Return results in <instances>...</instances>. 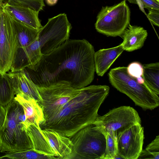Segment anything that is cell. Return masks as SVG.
Here are the masks:
<instances>
[{
  "mask_svg": "<svg viewBox=\"0 0 159 159\" xmlns=\"http://www.w3.org/2000/svg\"><path fill=\"white\" fill-rule=\"evenodd\" d=\"M14 99L19 102L24 110L25 116L24 125L26 130L30 125L39 126L44 120L42 108L35 99L23 93L16 95Z\"/></svg>",
  "mask_w": 159,
  "mask_h": 159,
  "instance_id": "cell-14",
  "label": "cell"
},
{
  "mask_svg": "<svg viewBox=\"0 0 159 159\" xmlns=\"http://www.w3.org/2000/svg\"><path fill=\"white\" fill-rule=\"evenodd\" d=\"M15 94L8 73H0V104L6 107L14 99Z\"/></svg>",
  "mask_w": 159,
  "mask_h": 159,
  "instance_id": "cell-21",
  "label": "cell"
},
{
  "mask_svg": "<svg viewBox=\"0 0 159 159\" xmlns=\"http://www.w3.org/2000/svg\"><path fill=\"white\" fill-rule=\"evenodd\" d=\"M143 128L141 123L133 125L117 137L118 153L122 159H138L142 150Z\"/></svg>",
  "mask_w": 159,
  "mask_h": 159,
  "instance_id": "cell-10",
  "label": "cell"
},
{
  "mask_svg": "<svg viewBox=\"0 0 159 159\" xmlns=\"http://www.w3.org/2000/svg\"><path fill=\"white\" fill-rule=\"evenodd\" d=\"M58 0H45L47 4L49 6H52L55 5Z\"/></svg>",
  "mask_w": 159,
  "mask_h": 159,
  "instance_id": "cell-30",
  "label": "cell"
},
{
  "mask_svg": "<svg viewBox=\"0 0 159 159\" xmlns=\"http://www.w3.org/2000/svg\"><path fill=\"white\" fill-rule=\"evenodd\" d=\"M52 159L49 156L37 152L33 149L20 151L7 152L6 154L0 157V159Z\"/></svg>",
  "mask_w": 159,
  "mask_h": 159,
  "instance_id": "cell-22",
  "label": "cell"
},
{
  "mask_svg": "<svg viewBox=\"0 0 159 159\" xmlns=\"http://www.w3.org/2000/svg\"><path fill=\"white\" fill-rule=\"evenodd\" d=\"M6 108L5 119L0 128V152L32 149L31 141L24 126L25 116L22 106L14 99Z\"/></svg>",
  "mask_w": 159,
  "mask_h": 159,
  "instance_id": "cell-3",
  "label": "cell"
},
{
  "mask_svg": "<svg viewBox=\"0 0 159 159\" xmlns=\"http://www.w3.org/2000/svg\"><path fill=\"white\" fill-rule=\"evenodd\" d=\"M104 134L113 132L116 137L131 126L141 123L137 112L129 106L114 108L102 116H98L93 123Z\"/></svg>",
  "mask_w": 159,
  "mask_h": 159,
  "instance_id": "cell-8",
  "label": "cell"
},
{
  "mask_svg": "<svg viewBox=\"0 0 159 159\" xmlns=\"http://www.w3.org/2000/svg\"><path fill=\"white\" fill-rule=\"evenodd\" d=\"M10 17L16 34L17 47H26L36 39L39 31Z\"/></svg>",
  "mask_w": 159,
  "mask_h": 159,
  "instance_id": "cell-19",
  "label": "cell"
},
{
  "mask_svg": "<svg viewBox=\"0 0 159 159\" xmlns=\"http://www.w3.org/2000/svg\"><path fill=\"white\" fill-rule=\"evenodd\" d=\"M95 53L93 47L87 40L69 39L43 55L34 69L28 72L38 86L64 81L74 88H82L93 80Z\"/></svg>",
  "mask_w": 159,
  "mask_h": 159,
  "instance_id": "cell-2",
  "label": "cell"
},
{
  "mask_svg": "<svg viewBox=\"0 0 159 159\" xmlns=\"http://www.w3.org/2000/svg\"><path fill=\"white\" fill-rule=\"evenodd\" d=\"M148 16L153 24L159 27V10L153 9L149 10Z\"/></svg>",
  "mask_w": 159,
  "mask_h": 159,
  "instance_id": "cell-28",
  "label": "cell"
},
{
  "mask_svg": "<svg viewBox=\"0 0 159 159\" xmlns=\"http://www.w3.org/2000/svg\"><path fill=\"white\" fill-rule=\"evenodd\" d=\"M106 139V146L103 159H114L118 153L117 138L112 132L104 134Z\"/></svg>",
  "mask_w": 159,
  "mask_h": 159,
  "instance_id": "cell-23",
  "label": "cell"
},
{
  "mask_svg": "<svg viewBox=\"0 0 159 159\" xmlns=\"http://www.w3.org/2000/svg\"><path fill=\"white\" fill-rule=\"evenodd\" d=\"M142 77L148 87L154 93L159 94V63L157 62L143 65Z\"/></svg>",
  "mask_w": 159,
  "mask_h": 159,
  "instance_id": "cell-20",
  "label": "cell"
},
{
  "mask_svg": "<svg viewBox=\"0 0 159 159\" xmlns=\"http://www.w3.org/2000/svg\"><path fill=\"white\" fill-rule=\"evenodd\" d=\"M124 50L120 44L114 47L101 49L95 52V69L98 75L103 76Z\"/></svg>",
  "mask_w": 159,
  "mask_h": 159,
  "instance_id": "cell-16",
  "label": "cell"
},
{
  "mask_svg": "<svg viewBox=\"0 0 159 159\" xmlns=\"http://www.w3.org/2000/svg\"><path fill=\"white\" fill-rule=\"evenodd\" d=\"M130 15L126 0L111 6L102 7L97 17L95 29L108 36H121L129 24Z\"/></svg>",
  "mask_w": 159,
  "mask_h": 159,
  "instance_id": "cell-6",
  "label": "cell"
},
{
  "mask_svg": "<svg viewBox=\"0 0 159 159\" xmlns=\"http://www.w3.org/2000/svg\"><path fill=\"white\" fill-rule=\"evenodd\" d=\"M71 28L65 13L49 19L38 36L42 55L49 53L68 39Z\"/></svg>",
  "mask_w": 159,
  "mask_h": 159,
  "instance_id": "cell-7",
  "label": "cell"
},
{
  "mask_svg": "<svg viewBox=\"0 0 159 159\" xmlns=\"http://www.w3.org/2000/svg\"><path fill=\"white\" fill-rule=\"evenodd\" d=\"M36 85L42 99L39 103L44 118L40 128L54 130L68 137L95 121L110 90L106 85L76 89L64 81Z\"/></svg>",
  "mask_w": 159,
  "mask_h": 159,
  "instance_id": "cell-1",
  "label": "cell"
},
{
  "mask_svg": "<svg viewBox=\"0 0 159 159\" xmlns=\"http://www.w3.org/2000/svg\"><path fill=\"white\" fill-rule=\"evenodd\" d=\"M129 3L137 4L143 12L144 8L148 10L153 9L159 10V2L155 0H126Z\"/></svg>",
  "mask_w": 159,
  "mask_h": 159,
  "instance_id": "cell-25",
  "label": "cell"
},
{
  "mask_svg": "<svg viewBox=\"0 0 159 159\" xmlns=\"http://www.w3.org/2000/svg\"><path fill=\"white\" fill-rule=\"evenodd\" d=\"M127 70L130 76L135 79L143 75V66L139 62H134L130 63L127 67Z\"/></svg>",
  "mask_w": 159,
  "mask_h": 159,
  "instance_id": "cell-26",
  "label": "cell"
},
{
  "mask_svg": "<svg viewBox=\"0 0 159 159\" xmlns=\"http://www.w3.org/2000/svg\"><path fill=\"white\" fill-rule=\"evenodd\" d=\"M8 3L29 7L39 13L45 6L44 0H6Z\"/></svg>",
  "mask_w": 159,
  "mask_h": 159,
  "instance_id": "cell-24",
  "label": "cell"
},
{
  "mask_svg": "<svg viewBox=\"0 0 159 159\" xmlns=\"http://www.w3.org/2000/svg\"><path fill=\"white\" fill-rule=\"evenodd\" d=\"M121 35L123 42L120 44L124 50L132 52L141 48L143 45L148 34L143 27L129 24Z\"/></svg>",
  "mask_w": 159,
  "mask_h": 159,
  "instance_id": "cell-17",
  "label": "cell"
},
{
  "mask_svg": "<svg viewBox=\"0 0 159 159\" xmlns=\"http://www.w3.org/2000/svg\"><path fill=\"white\" fill-rule=\"evenodd\" d=\"M6 114V107L0 104V128L2 126Z\"/></svg>",
  "mask_w": 159,
  "mask_h": 159,
  "instance_id": "cell-29",
  "label": "cell"
},
{
  "mask_svg": "<svg viewBox=\"0 0 159 159\" xmlns=\"http://www.w3.org/2000/svg\"><path fill=\"white\" fill-rule=\"evenodd\" d=\"M137 81L140 84H143L144 83V80L142 76H140L136 78Z\"/></svg>",
  "mask_w": 159,
  "mask_h": 159,
  "instance_id": "cell-31",
  "label": "cell"
},
{
  "mask_svg": "<svg viewBox=\"0 0 159 159\" xmlns=\"http://www.w3.org/2000/svg\"><path fill=\"white\" fill-rule=\"evenodd\" d=\"M7 73L11 82L15 95L23 93L34 99L38 103L42 101L36 85L25 69L14 72L10 71Z\"/></svg>",
  "mask_w": 159,
  "mask_h": 159,
  "instance_id": "cell-12",
  "label": "cell"
},
{
  "mask_svg": "<svg viewBox=\"0 0 159 159\" xmlns=\"http://www.w3.org/2000/svg\"><path fill=\"white\" fill-rule=\"evenodd\" d=\"M3 10L12 18L39 31L43 27L38 17L39 13L28 7L9 4L4 0Z\"/></svg>",
  "mask_w": 159,
  "mask_h": 159,
  "instance_id": "cell-13",
  "label": "cell"
},
{
  "mask_svg": "<svg viewBox=\"0 0 159 159\" xmlns=\"http://www.w3.org/2000/svg\"><path fill=\"white\" fill-rule=\"evenodd\" d=\"M111 84L129 97L135 105L143 110H152L159 105L158 96L152 92L145 83L140 84L128 73L127 67L111 69L108 74Z\"/></svg>",
  "mask_w": 159,
  "mask_h": 159,
  "instance_id": "cell-4",
  "label": "cell"
},
{
  "mask_svg": "<svg viewBox=\"0 0 159 159\" xmlns=\"http://www.w3.org/2000/svg\"><path fill=\"white\" fill-rule=\"evenodd\" d=\"M39 126L33 124L30 125L26 131L32 144V149L40 154L56 159L55 153L43 134Z\"/></svg>",
  "mask_w": 159,
  "mask_h": 159,
  "instance_id": "cell-18",
  "label": "cell"
},
{
  "mask_svg": "<svg viewBox=\"0 0 159 159\" xmlns=\"http://www.w3.org/2000/svg\"><path fill=\"white\" fill-rule=\"evenodd\" d=\"M41 131L55 152L56 158L66 159L72 151V144L70 138L50 129H43Z\"/></svg>",
  "mask_w": 159,
  "mask_h": 159,
  "instance_id": "cell-15",
  "label": "cell"
},
{
  "mask_svg": "<svg viewBox=\"0 0 159 159\" xmlns=\"http://www.w3.org/2000/svg\"><path fill=\"white\" fill-rule=\"evenodd\" d=\"M42 54L37 37L30 44L17 47L12 63L10 71L14 72L27 68L33 70L40 60Z\"/></svg>",
  "mask_w": 159,
  "mask_h": 159,
  "instance_id": "cell-11",
  "label": "cell"
},
{
  "mask_svg": "<svg viewBox=\"0 0 159 159\" xmlns=\"http://www.w3.org/2000/svg\"><path fill=\"white\" fill-rule=\"evenodd\" d=\"M17 47L16 35L10 16L2 8L0 13V73L1 74H4L10 70Z\"/></svg>",
  "mask_w": 159,
  "mask_h": 159,
  "instance_id": "cell-9",
  "label": "cell"
},
{
  "mask_svg": "<svg viewBox=\"0 0 159 159\" xmlns=\"http://www.w3.org/2000/svg\"><path fill=\"white\" fill-rule=\"evenodd\" d=\"M145 151L152 154L155 159H159V136L155 139L146 147Z\"/></svg>",
  "mask_w": 159,
  "mask_h": 159,
  "instance_id": "cell-27",
  "label": "cell"
},
{
  "mask_svg": "<svg viewBox=\"0 0 159 159\" xmlns=\"http://www.w3.org/2000/svg\"><path fill=\"white\" fill-rule=\"evenodd\" d=\"M155 0L157 2H159V0Z\"/></svg>",
  "mask_w": 159,
  "mask_h": 159,
  "instance_id": "cell-33",
  "label": "cell"
},
{
  "mask_svg": "<svg viewBox=\"0 0 159 159\" xmlns=\"http://www.w3.org/2000/svg\"><path fill=\"white\" fill-rule=\"evenodd\" d=\"M4 0H0V13L1 10L2 8V4Z\"/></svg>",
  "mask_w": 159,
  "mask_h": 159,
  "instance_id": "cell-32",
  "label": "cell"
},
{
  "mask_svg": "<svg viewBox=\"0 0 159 159\" xmlns=\"http://www.w3.org/2000/svg\"><path fill=\"white\" fill-rule=\"evenodd\" d=\"M72 144L71 152L66 159H103L105 135L93 123L81 129L69 137Z\"/></svg>",
  "mask_w": 159,
  "mask_h": 159,
  "instance_id": "cell-5",
  "label": "cell"
}]
</instances>
